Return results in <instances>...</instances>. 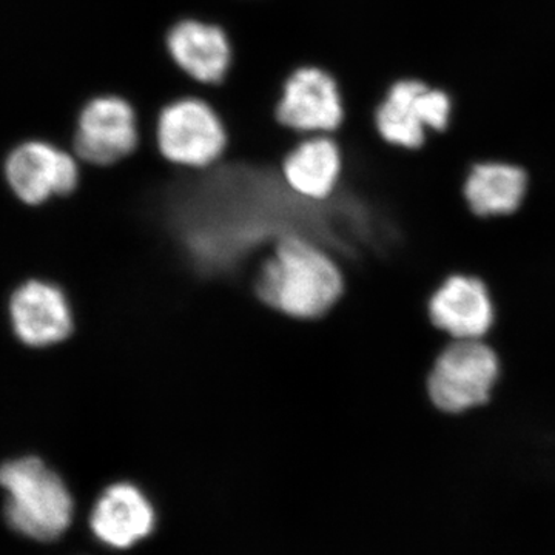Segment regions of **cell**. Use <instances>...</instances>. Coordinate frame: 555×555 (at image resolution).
<instances>
[{
	"instance_id": "6da1fadb",
	"label": "cell",
	"mask_w": 555,
	"mask_h": 555,
	"mask_svg": "<svg viewBox=\"0 0 555 555\" xmlns=\"http://www.w3.org/2000/svg\"><path fill=\"white\" fill-rule=\"evenodd\" d=\"M255 287L269 308L298 320H317L345 295V276L323 248L302 236L287 235L262 264Z\"/></svg>"
},
{
	"instance_id": "7a4b0ae2",
	"label": "cell",
	"mask_w": 555,
	"mask_h": 555,
	"mask_svg": "<svg viewBox=\"0 0 555 555\" xmlns=\"http://www.w3.org/2000/svg\"><path fill=\"white\" fill-rule=\"evenodd\" d=\"M3 517L11 534L33 545L60 543L76 521V500L57 470L35 455L9 460L0 470Z\"/></svg>"
},
{
	"instance_id": "3957f363",
	"label": "cell",
	"mask_w": 555,
	"mask_h": 555,
	"mask_svg": "<svg viewBox=\"0 0 555 555\" xmlns=\"http://www.w3.org/2000/svg\"><path fill=\"white\" fill-rule=\"evenodd\" d=\"M502 371L491 346L481 339H455L438 353L427 374V398L443 414H465L492 400Z\"/></svg>"
},
{
	"instance_id": "277c9868",
	"label": "cell",
	"mask_w": 555,
	"mask_h": 555,
	"mask_svg": "<svg viewBox=\"0 0 555 555\" xmlns=\"http://www.w3.org/2000/svg\"><path fill=\"white\" fill-rule=\"evenodd\" d=\"M452 112L454 102L447 91L433 89L423 80L400 79L375 108L374 126L387 144L418 150L425 145L427 129L448 130Z\"/></svg>"
},
{
	"instance_id": "5b68a950",
	"label": "cell",
	"mask_w": 555,
	"mask_h": 555,
	"mask_svg": "<svg viewBox=\"0 0 555 555\" xmlns=\"http://www.w3.org/2000/svg\"><path fill=\"white\" fill-rule=\"evenodd\" d=\"M158 145L170 163L206 169L221 158L228 145V133L221 116L207 101L181 98L160 112Z\"/></svg>"
},
{
	"instance_id": "8992f818",
	"label": "cell",
	"mask_w": 555,
	"mask_h": 555,
	"mask_svg": "<svg viewBox=\"0 0 555 555\" xmlns=\"http://www.w3.org/2000/svg\"><path fill=\"white\" fill-rule=\"evenodd\" d=\"M91 539L105 553H127L155 534L159 514L149 495L130 481L105 486L87 513Z\"/></svg>"
},
{
	"instance_id": "52a82bcc",
	"label": "cell",
	"mask_w": 555,
	"mask_h": 555,
	"mask_svg": "<svg viewBox=\"0 0 555 555\" xmlns=\"http://www.w3.org/2000/svg\"><path fill=\"white\" fill-rule=\"evenodd\" d=\"M5 178L21 203L40 207L76 192L80 164L68 150L33 139L10 153L5 160Z\"/></svg>"
},
{
	"instance_id": "ba28073f",
	"label": "cell",
	"mask_w": 555,
	"mask_h": 555,
	"mask_svg": "<svg viewBox=\"0 0 555 555\" xmlns=\"http://www.w3.org/2000/svg\"><path fill=\"white\" fill-rule=\"evenodd\" d=\"M347 116L338 79L326 68L305 65L288 76L276 107V119L302 137L334 134Z\"/></svg>"
},
{
	"instance_id": "9c48e42d",
	"label": "cell",
	"mask_w": 555,
	"mask_h": 555,
	"mask_svg": "<svg viewBox=\"0 0 555 555\" xmlns=\"http://www.w3.org/2000/svg\"><path fill=\"white\" fill-rule=\"evenodd\" d=\"M138 144L133 105L124 98L105 94L91 100L80 112L72 153L79 163L108 167L130 156Z\"/></svg>"
},
{
	"instance_id": "30bf717a",
	"label": "cell",
	"mask_w": 555,
	"mask_h": 555,
	"mask_svg": "<svg viewBox=\"0 0 555 555\" xmlns=\"http://www.w3.org/2000/svg\"><path fill=\"white\" fill-rule=\"evenodd\" d=\"M430 324L454 339H481L495 326L496 308L491 288L480 276L451 273L426 302Z\"/></svg>"
},
{
	"instance_id": "8fae6325",
	"label": "cell",
	"mask_w": 555,
	"mask_h": 555,
	"mask_svg": "<svg viewBox=\"0 0 555 555\" xmlns=\"http://www.w3.org/2000/svg\"><path fill=\"white\" fill-rule=\"evenodd\" d=\"M14 334L24 345L49 347L73 334V313L60 287L31 280L16 288L10 301Z\"/></svg>"
},
{
	"instance_id": "7c38bea8",
	"label": "cell",
	"mask_w": 555,
	"mask_h": 555,
	"mask_svg": "<svg viewBox=\"0 0 555 555\" xmlns=\"http://www.w3.org/2000/svg\"><path fill=\"white\" fill-rule=\"evenodd\" d=\"M346 173V156L332 134L302 138L283 160L284 179L294 192L309 199H327Z\"/></svg>"
},
{
	"instance_id": "4fadbf2b",
	"label": "cell",
	"mask_w": 555,
	"mask_h": 555,
	"mask_svg": "<svg viewBox=\"0 0 555 555\" xmlns=\"http://www.w3.org/2000/svg\"><path fill=\"white\" fill-rule=\"evenodd\" d=\"M171 57L190 78L217 86L232 64V43L224 28L198 20L178 22L167 36Z\"/></svg>"
},
{
	"instance_id": "5bb4252c",
	"label": "cell",
	"mask_w": 555,
	"mask_h": 555,
	"mask_svg": "<svg viewBox=\"0 0 555 555\" xmlns=\"http://www.w3.org/2000/svg\"><path fill=\"white\" fill-rule=\"evenodd\" d=\"M529 190L528 171L505 160L473 164L463 181V199L477 218H503L524 206Z\"/></svg>"
}]
</instances>
